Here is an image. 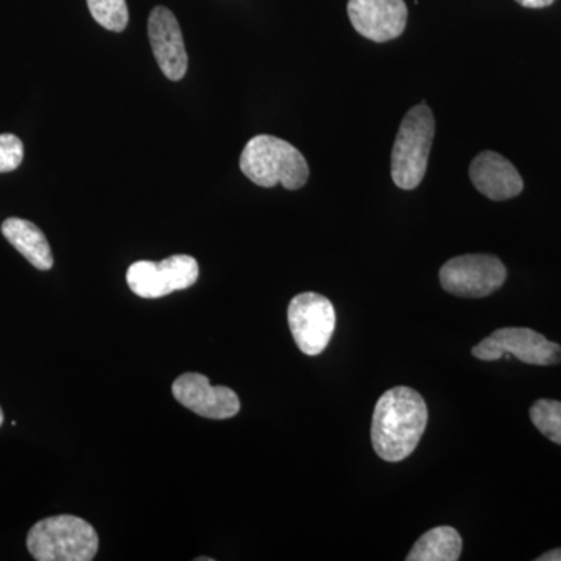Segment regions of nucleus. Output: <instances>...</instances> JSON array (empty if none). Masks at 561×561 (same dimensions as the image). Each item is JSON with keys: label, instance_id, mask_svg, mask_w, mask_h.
I'll return each mask as SVG.
<instances>
[{"label": "nucleus", "instance_id": "11", "mask_svg": "<svg viewBox=\"0 0 561 561\" xmlns=\"http://www.w3.org/2000/svg\"><path fill=\"white\" fill-rule=\"evenodd\" d=\"M149 39L162 73L172 81L183 79L186 76L190 60H187L186 46H184L179 21L171 10L165 7H154L151 10Z\"/></svg>", "mask_w": 561, "mask_h": 561}, {"label": "nucleus", "instance_id": "9", "mask_svg": "<svg viewBox=\"0 0 561 561\" xmlns=\"http://www.w3.org/2000/svg\"><path fill=\"white\" fill-rule=\"evenodd\" d=\"M172 393L184 408L210 420H228L241 411V401L230 387L210 386L201 373H184L173 382Z\"/></svg>", "mask_w": 561, "mask_h": 561}, {"label": "nucleus", "instance_id": "19", "mask_svg": "<svg viewBox=\"0 0 561 561\" xmlns=\"http://www.w3.org/2000/svg\"><path fill=\"white\" fill-rule=\"evenodd\" d=\"M537 561H561V548L542 553L541 557H538Z\"/></svg>", "mask_w": 561, "mask_h": 561}, {"label": "nucleus", "instance_id": "1", "mask_svg": "<svg viewBox=\"0 0 561 561\" xmlns=\"http://www.w3.org/2000/svg\"><path fill=\"white\" fill-rule=\"evenodd\" d=\"M427 416L426 402L419 391L411 387L387 390L373 412V449L391 463L408 459L426 431Z\"/></svg>", "mask_w": 561, "mask_h": 561}, {"label": "nucleus", "instance_id": "20", "mask_svg": "<svg viewBox=\"0 0 561 561\" xmlns=\"http://www.w3.org/2000/svg\"><path fill=\"white\" fill-rule=\"evenodd\" d=\"M3 424V412L2 409H0V426Z\"/></svg>", "mask_w": 561, "mask_h": 561}, {"label": "nucleus", "instance_id": "17", "mask_svg": "<svg viewBox=\"0 0 561 561\" xmlns=\"http://www.w3.org/2000/svg\"><path fill=\"white\" fill-rule=\"evenodd\" d=\"M24 160V144L18 136L0 135V173L13 172Z\"/></svg>", "mask_w": 561, "mask_h": 561}, {"label": "nucleus", "instance_id": "4", "mask_svg": "<svg viewBox=\"0 0 561 561\" xmlns=\"http://www.w3.org/2000/svg\"><path fill=\"white\" fill-rule=\"evenodd\" d=\"M434 136V113L426 103L405 114L391 151V179L400 190L412 191L420 186L426 175Z\"/></svg>", "mask_w": 561, "mask_h": 561}, {"label": "nucleus", "instance_id": "5", "mask_svg": "<svg viewBox=\"0 0 561 561\" xmlns=\"http://www.w3.org/2000/svg\"><path fill=\"white\" fill-rule=\"evenodd\" d=\"M472 356L486 362L515 356L524 364L549 367L560 364L561 346L529 328H502L476 345Z\"/></svg>", "mask_w": 561, "mask_h": 561}, {"label": "nucleus", "instance_id": "3", "mask_svg": "<svg viewBox=\"0 0 561 561\" xmlns=\"http://www.w3.org/2000/svg\"><path fill=\"white\" fill-rule=\"evenodd\" d=\"M27 548L38 561H91L98 556L99 535L79 516H50L28 531Z\"/></svg>", "mask_w": 561, "mask_h": 561}, {"label": "nucleus", "instance_id": "12", "mask_svg": "<svg viewBox=\"0 0 561 561\" xmlns=\"http://www.w3.org/2000/svg\"><path fill=\"white\" fill-rule=\"evenodd\" d=\"M470 179L476 190L493 202L511 201L524 190L515 165L496 151H482L472 160Z\"/></svg>", "mask_w": 561, "mask_h": 561}, {"label": "nucleus", "instance_id": "18", "mask_svg": "<svg viewBox=\"0 0 561 561\" xmlns=\"http://www.w3.org/2000/svg\"><path fill=\"white\" fill-rule=\"evenodd\" d=\"M516 2L526 9H545V7L552 5L556 0H516Z\"/></svg>", "mask_w": 561, "mask_h": 561}, {"label": "nucleus", "instance_id": "14", "mask_svg": "<svg viewBox=\"0 0 561 561\" xmlns=\"http://www.w3.org/2000/svg\"><path fill=\"white\" fill-rule=\"evenodd\" d=\"M463 542L459 531L449 526L434 527L423 535L405 557L408 561H457Z\"/></svg>", "mask_w": 561, "mask_h": 561}, {"label": "nucleus", "instance_id": "15", "mask_svg": "<svg viewBox=\"0 0 561 561\" xmlns=\"http://www.w3.org/2000/svg\"><path fill=\"white\" fill-rule=\"evenodd\" d=\"M534 426L549 440L561 446V402L540 400L530 408Z\"/></svg>", "mask_w": 561, "mask_h": 561}, {"label": "nucleus", "instance_id": "16", "mask_svg": "<svg viewBox=\"0 0 561 561\" xmlns=\"http://www.w3.org/2000/svg\"><path fill=\"white\" fill-rule=\"evenodd\" d=\"M94 21L111 32H124L128 25V7L125 0H88Z\"/></svg>", "mask_w": 561, "mask_h": 561}, {"label": "nucleus", "instance_id": "8", "mask_svg": "<svg viewBox=\"0 0 561 561\" xmlns=\"http://www.w3.org/2000/svg\"><path fill=\"white\" fill-rule=\"evenodd\" d=\"M507 271L491 254H465L443 265L440 283L448 294L461 298H483L504 286Z\"/></svg>", "mask_w": 561, "mask_h": 561}, {"label": "nucleus", "instance_id": "6", "mask_svg": "<svg viewBox=\"0 0 561 561\" xmlns=\"http://www.w3.org/2000/svg\"><path fill=\"white\" fill-rule=\"evenodd\" d=\"M287 320L295 343L306 356H319L328 348L337 321L332 302L316 291L291 298Z\"/></svg>", "mask_w": 561, "mask_h": 561}, {"label": "nucleus", "instance_id": "2", "mask_svg": "<svg viewBox=\"0 0 561 561\" xmlns=\"http://www.w3.org/2000/svg\"><path fill=\"white\" fill-rule=\"evenodd\" d=\"M243 175L261 187L297 191L308 183L309 165L297 147L275 136H254L241 154Z\"/></svg>", "mask_w": 561, "mask_h": 561}, {"label": "nucleus", "instance_id": "7", "mask_svg": "<svg viewBox=\"0 0 561 561\" xmlns=\"http://www.w3.org/2000/svg\"><path fill=\"white\" fill-rule=\"evenodd\" d=\"M201 276L198 262L190 254H175L161 262L138 261L127 272L133 294L140 298L165 297L176 290L190 289Z\"/></svg>", "mask_w": 561, "mask_h": 561}, {"label": "nucleus", "instance_id": "13", "mask_svg": "<svg viewBox=\"0 0 561 561\" xmlns=\"http://www.w3.org/2000/svg\"><path fill=\"white\" fill-rule=\"evenodd\" d=\"M2 234L38 271H50L54 256L44 232L32 221L11 217L2 224Z\"/></svg>", "mask_w": 561, "mask_h": 561}, {"label": "nucleus", "instance_id": "10", "mask_svg": "<svg viewBox=\"0 0 561 561\" xmlns=\"http://www.w3.org/2000/svg\"><path fill=\"white\" fill-rule=\"evenodd\" d=\"M348 16L364 38L387 43L405 31L409 11L404 0H350Z\"/></svg>", "mask_w": 561, "mask_h": 561}]
</instances>
